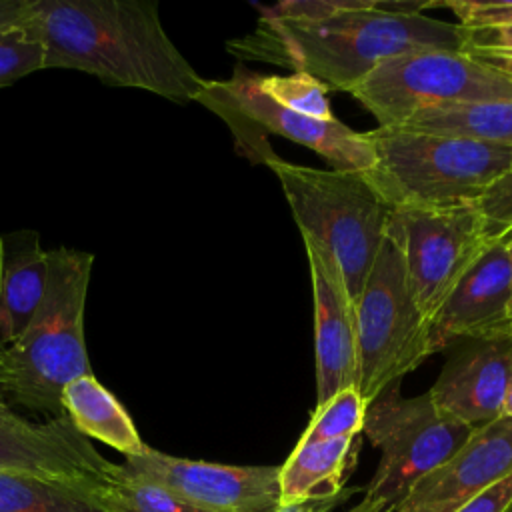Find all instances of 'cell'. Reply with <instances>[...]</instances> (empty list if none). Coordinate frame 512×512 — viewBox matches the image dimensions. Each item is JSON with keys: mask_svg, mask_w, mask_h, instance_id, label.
Returning a JSON list of instances; mask_svg holds the SVG:
<instances>
[{"mask_svg": "<svg viewBox=\"0 0 512 512\" xmlns=\"http://www.w3.org/2000/svg\"><path fill=\"white\" fill-rule=\"evenodd\" d=\"M430 2L290 0L260 10L252 32L228 40L238 60L306 72L328 90L350 92L388 58L418 50H462V26L426 16Z\"/></svg>", "mask_w": 512, "mask_h": 512, "instance_id": "1", "label": "cell"}, {"mask_svg": "<svg viewBox=\"0 0 512 512\" xmlns=\"http://www.w3.org/2000/svg\"><path fill=\"white\" fill-rule=\"evenodd\" d=\"M44 68L140 88L186 104L204 78L168 38L154 0H32Z\"/></svg>", "mask_w": 512, "mask_h": 512, "instance_id": "2", "label": "cell"}, {"mask_svg": "<svg viewBox=\"0 0 512 512\" xmlns=\"http://www.w3.org/2000/svg\"><path fill=\"white\" fill-rule=\"evenodd\" d=\"M50 272L44 302L28 328L0 344V390L10 404L64 416L62 390L92 374L84 308L94 256L74 248L48 250Z\"/></svg>", "mask_w": 512, "mask_h": 512, "instance_id": "3", "label": "cell"}, {"mask_svg": "<svg viewBox=\"0 0 512 512\" xmlns=\"http://www.w3.org/2000/svg\"><path fill=\"white\" fill-rule=\"evenodd\" d=\"M374 164L362 172L390 210L476 204L512 166V146L406 126L364 132Z\"/></svg>", "mask_w": 512, "mask_h": 512, "instance_id": "4", "label": "cell"}, {"mask_svg": "<svg viewBox=\"0 0 512 512\" xmlns=\"http://www.w3.org/2000/svg\"><path fill=\"white\" fill-rule=\"evenodd\" d=\"M268 166L280 180L304 244L312 246L336 272L354 308L392 210L362 172L320 170L282 158Z\"/></svg>", "mask_w": 512, "mask_h": 512, "instance_id": "5", "label": "cell"}, {"mask_svg": "<svg viewBox=\"0 0 512 512\" xmlns=\"http://www.w3.org/2000/svg\"><path fill=\"white\" fill-rule=\"evenodd\" d=\"M354 338V388L366 404L432 356L430 320L412 296L404 256L390 220L362 294L354 304Z\"/></svg>", "mask_w": 512, "mask_h": 512, "instance_id": "6", "label": "cell"}, {"mask_svg": "<svg viewBox=\"0 0 512 512\" xmlns=\"http://www.w3.org/2000/svg\"><path fill=\"white\" fill-rule=\"evenodd\" d=\"M472 430L440 410L428 392L406 398L398 382L388 386L364 416L362 432L382 454L364 498L396 512L410 490L456 454Z\"/></svg>", "mask_w": 512, "mask_h": 512, "instance_id": "7", "label": "cell"}, {"mask_svg": "<svg viewBox=\"0 0 512 512\" xmlns=\"http://www.w3.org/2000/svg\"><path fill=\"white\" fill-rule=\"evenodd\" d=\"M194 102L230 126L238 150L252 162L278 160L266 144V134H278L314 150L334 170L366 172L374 164L364 132H354L338 118L316 120L282 108L256 88L254 72L244 66H236L228 80H204Z\"/></svg>", "mask_w": 512, "mask_h": 512, "instance_id": "8", "label": "cell"}, {"mask_svg": "<svg viewBox=\"0 0 512 512\" xmlns=\"http://www.w3.org/2000/svg\"><path fill=\"white\" fill-rule=\"evenodd\" d=\"M348 94L378 126H402L434 106L510 98L512 80L464 50H418L388 58Z\"/></svg>", "mask_w": 512, "mask_h": 512, "instance_id": "9", "label": "cell"}, {"mask_svg": "<svg viewBox=\"0 0 512 512\" xmlns=\"http://www.w3.org/2000/svg\"><path fill=\"white\" fill-rule=\"evenodd\" d=\"M408 284L420 312L432 320L460 278L494 242L476 204L392 210Z\"/></svg>", "mask_w": 512, "mask_h": 512, "instance_id": "10", "label": "cell"}, {"mask_svg": "<svg viewBox=\"0 0 512 512\" xmlns=\"http://www.w3.org/2000/svg\"><path fill=\"white\" fill-rule=\"evenodd\" d=\"M120 472L152 480L206 512H278L280 466H228L146 448L124 458Z\"/></svg>", "mask_w": 512, "mask_h": 512, "instance_id": "11", "label": "cell"}, {"mask_svg": "<svg viewBox=\"0 0 512 512\" xmlns=\"http://www.w3.org/2000/svg\"><path fill=\"white\" fill-rule=\"evenodd\" d=\"M116 462L82 436L64 416L32 422L20 416L0 390V470L106 486Z\"/></svg>", "mask_w": 512, "mask_h": 512, "instance_id": "12", "label": "cell"}, {"mask_svg": "<svg viewBox=\"0 0 512 512\" xmlns=\"http://www.w3.org/2000/svg\"><path fill=\"white\" fill-rule=\"evenodd\" d=\"M510 276L506 240H494L430 320V354L458 340H512Z\"/></svg>", "mask_w": 512, "mask_h": 512, "instance_id": "13", "label": "cell"}, {"mask_svg": "<svg viewBox=\"0 0 512 512\" xmlns=\"http://www.w3.org/2000/svg\"><path fill=\"white\" fill-rule=\"evenodd\" d=\"M512 474V418L480 428L444 464L426 474L396 512H456Z\"/></svg>", "mask_w": 512, "mask_h": 512, "instance_id": "14", "label": "cell"}, {"mask_svg": "<svg viewBox=\"0 0 512 512\" xmlns=\"http://www.w3.org/2000/svg\"><path fill=\"white\" fill-rule=\"evenodd\" d=\"M510 382L512 340H470L446 362L428 394L452 418L480 428L502 416Z\"/></svg>", "mask_w": 512, "mask_h": 512, "instance_id": "15", "label": "cell"}, {"mask_svg": "<svg viewBox=\"0 0 512 512\" xmlns=\"http://www.w3.org/2000/svg\"><path fill=\"white\" fill-rule=\"evenodd\" d=\"M308 264L314 298V352H316V406L344 388L354 386L356 338L354 308L336 272L308 244Z\"/></svg>", "mask_w": 512, "mask_h": 512, "instance_id": "16", "label": "cell"}, {"mask_svg": "<svg viewBox=\"0 0 512 512\" xmlns=\"http://www.w3.org/2000/svg\"><path fill=\"white\" fill-rule=\"evenodd\" d=\"M50 258L38 234L0 238V344L14 342L40 310L48 290Z\"/></svg>", "mask_w": 512, "mask_h": 512, "instance_id": "17", "label": "cell"}, {"mask_svg": "<svg viewBox=\"0 0 512 512\" xmlns=\"http://www.w3.org/2000/svg\"><path fill=\"white\" fill-rule=\"evenodd\" d=\"M62 412L82 436L104 442L124 454V458L138 456L148 448L132 416L94 374L66 384L62 390Z\"/></svg>", "mask_w": 512, "mask_h": 512, "instance_id": "18", "label": "cell"}, {"mask_svg": "<svg viewBox=\"0 0 512 512\" xmlns=\"http://www.w3.org/2000/svg\"><path fill=\"white\" fill-rule=\"evenodd\" d=\"M358 438H338L314 444L296 442L280 466L282 506L308 498L334 496L344 490V480L356 462Z\"/></svg>", "mask_w": 512, "mask_h": 512, "instance_id": "19", "label": "cell"}, {"mask_svg": "<svg viewBox=\"0 0 512 512\" xmlns=\"http://www.w3.org/2000/svg\"><path fill=\"white\" fill-rule=\"evenodd\" d=\"M102 488L94 482L0 470V512H110Z\"/></svg>", "mask_w": 512, "mask_h": 512, "instance_id": "20", "label": "cell"}, {"mask_svg": "<svg viewBox=\"0 0 512 512\" xmlns=\"http://www.w3.org/2000/svg\"><path fill=\"white\" fill-rule=\"evenodd\" d=\"M402 126L430 134L462 136L512 146V96L486 102L434 106L416 114Z\"/></svg>", "mask_w": 512, "mask_h": 512, "instance_id": "21", "label": "cell"}, {"mask_svg": "<svg viewBox=\"0 0 512 512\" xmlns=\"http://www.w3.org/2000/svg\"><path fill=\"white\" fill-rule=\"evenodd\" d=\"M102 498L110 512H206L152 480L120 472L118 464Z\"/></svg>", "mask_w": 512, "mask_h": 512, "instance_id": "22", "label": "cell"}, {"mask_svg": "<svg viewBox=\"0 0 512 512\" xmlns=\"http://www.w3.org/2000/svg\"><path fill=\"white\" fill-rule=\"evenodd\" d=\"M256 88L266 94L270 100L280 104L286 110L316 118V120H334L328 88L306 72H292L288 76L278 74H256Z\"/></svg>", "mask_w": 512, "mask_h": 512, "instance_id": "23", "label": "cell"}, {"mask_svg": "<svg viewBox=\"0 0 512 512\" xmlns=\"http://www.w3.org/2000/svg\"><path fill=\"white\" fill-rule=\"evenodd\" d=\"M366 408V400L354 386L344 388L314 408L310 422L298 442L314 444L338 438H358L364 428Z\"/></svg>", "mask_w": 512, "mask_h": 512, "instance_id": "24", "label": "cell"}, {"mask_svg": "<svg viewBox=\"0 0 512 512\" xmlns=\"http://www.w3.org/2000/svg\"><path fill=\"white\" fill-rule=\"evenodd\" d=\"M44 70V46L30 14L26 20L0 28V88Z\"/></svg>", "mask_w": 512, "mask_h": 512, "instance_id": "25", "label": "cell"}, {"mask_svg": "<svg viewBox=\"0 0 512 512\" xmlns=\"http://www.w3.org/2000/svg\"><path fill=\"white\" fill-rule=\"evenodd\" d=\"M476 208L490 240H506L512 232V166L482 194Z\"/></svg>", "mask_w": 512, "mask_h": 512, "instance_id": "26", "label": "cell"}, {"mask_svg": "<svg viewBox=\"0 0 512 512\" xmlns=\"http://www.w3.org/2000/svg\"><path fill=\"white\" fill-rule=\"evenodd\" d=\"M462 50H494L512 52V24L498 28H464Z\"/></svg>", "mask_w": 512, "mask_h": 512, "instance_id": "27", "label": "cell"}, {"mask_svg": "<svg viewBox=\"0 0 512 512\" xmlns=\"http://www.w3.org/2000/svg\"><path fill=\"white\" fill-rule=\"evenodd\" d=\"M512 502V474L496 482L456 512H504Z\"/></svg>", "mask_w": 512, "mask_h": 512, "instance_id": "28", "label": "cell"}, {"mask_svg": "<svg viewBox=\"0 0 512 512\" xmlns=\"http://www.w3.org/2000/svg\"><path fill=\"white\" fill-rule=\"evenodd\" d=\"M354 492H356V488H344L342 492H338L334 496L308 498V500H302V502L282 506L278 512H332L338 504L346 502Z\"/></svg>", "mask_w": 512, "mask_h": 512, "instance_id": "29", "label": "cell"}, {"mask_svg": "<svg viewBox=\"0 0 512 512\" xmlns=\"http://www.w3.org/2000/svg\"><path fill=\"white\" fill-rule=\"evenodd\" d=\"M30 14V0H0V28L18 24Z\"/></svg>", "mask_w": 512, "mask_h": 512, "instance_id": "30", "label": "cell"}, {"mask_svg": "<svg viewBox=\"0 0 512 512\" xmlns=\"http://www.w3.org/2000/svg\"><path fill=\"white\" fill-rule=\"evenodd\" d=\"M464 52L472 54L480 62L506 74L512 80V52H494V50H464Z\"/></svg>", "mask_w": 512, "mask_h": 512, "instance_id": "31", "label": "cell"}, {"mask_svg": "<svg viewBox=\"0 0 512 512\" xmlns=\"http://www.w3.org/2000/svg\"><path fill=\"white\" fill-rule=\"evenodd\" d=\"M348 512H386V510H382L380 504H376V502H372L368 498H362V502L356 504L354 508H350Z\"/></svg>", "mask_w": 512, "mask_h": 512, "instance_id": "32", "label": "cell"}, {"mask_svg": "<svg viewBox=\"0 0 512 512\" xmlns=\"http://www.w3.org/2000/svg\"><path fill=\"white\" fill-rule=\"evenodd\" d=\"M502 416H506V418H512V382H510V388H508V394H506V400H504Z\"/></svg>", "mask_w": 512, "mask_h": 512, "instance_id": "33", "label": "cell"}, {"mask_svg": "<svg viewBox=\"0 0 512 512\" xmlns=\"http://www.w3.org/2000/svg\"><path fill=\"white\" fill-rule=\"evenodd\" d=\"M508 246V254H510V264H512V238L506 240ZM510 314H512V276H510Z\"/></svg>", "mask_w": 512, "mask_h": 512, "instance_id": "34", "label": "cell"}, {"mask_svg": "<svg viewBox=\"0 0 512 512\" xmlns=\"http://www.w3.org/2000/svg\"><path fill=\"white\" fill-rule=\"evenodd\" d=\"M504 512H512V502H510V504H508V508H506V510H504Z\"/></svg>", "mask_w": 512, "mask_h": 512, "instance_id": "35", "label": "cell"}, {"mask_svg": "<svg viewBox=\"0 0 512 512\" xmlns=\"http://www.w3.org/2000/svg\"><path fill=\"white\" fill-rule=\"evenodd\" d=\"M508 238H512V232H510V234H508ZM508 238H506V240H508Z\"/></svg>", "mask_w": 512, "mask_h": 512, "instance_id": "36", "label": "cell"}]
</instances>
